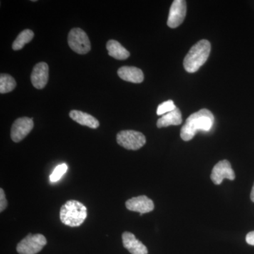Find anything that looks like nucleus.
Returning <instances> with one entry per match:
<instances>
[{"label":"nucleus","mask_w":254,"mask_h":254,"mask_svg":"<svg viewBox=\"0 0 254 254\" xmlns=\"http://www.w3.org/2000/svg\"><path fill=\"white\" fill-rule=\"evenodd\" d=\"M213 124V113L207 109L200 110L187 118L186 123L182 127L180 136L184 141H190L198 131H210Z\"/></svg>","instance_id":"nucleus-1"},{"label":"nucleus","mask_w":254,"mask_h":254,"mask_svg":"<svg viewBox=\"0 0 254 254\" xmlns=\"http://www.w3.org/2000/svg\"><path fill=\"white\" fill-rule=\"evenodd\" d=\"M211 45L207 40H201L190 48L184 60V67L189 73H194L205 63L210 55Z\"/></svg>","instance_id":"nucleus-2"},{"label":"nucleus","mask_w":254,"mask_h":254,"mask_svg":"<svg viewBox=\"0 0 254 254\" xmlns=\"http://www.w3.org/2000/svg\"><path fill=\"white\" fill-rule=\"evenodd\" d=\"M87 208L78 200H69L60 209L62 222L69 227H78L87 218Z\"/></svg>","instance_id":"nucleus-3"},{"label":"nucleus","mask_w":254,"mask_h":254,"mask_svg":"<svg viewBox=\"0 0 254 254\" xmlns=\"http://www.w3.org/2000/svg\"><path fill=\"white\" fill-rule=\"evenodd\" d=\"M68 44L73 51L79 55L87 54L91 49L88 35L79 28H73L68 33Z\"/></svg>","instance_id":"nucleus-4"},{"label":"nucleus","mask_w":254,"mask_h":254,"mask_svg":"<svg viewBox=\"0 0 254 254\" xmlns=\"http://www.w3.org/2000/svg\"><path fill=\"white\" fill-rule=\"evenodd\" d=\"M117 142L119 145L127 150H136L145 144L146 139L141 132L125 130L119 132L117 135Z\"/></svg>","instance_id":"nucleus-5"},{"label":"nucleus","mask_w":254,"mask_h":254,"mask_svg":"<svg viewBox=\"0 0 254 254\" xmlns=\"http://www.w3.org/2000/svg\"><path fill=\"white\" fill-rule=\"evenodd\" d=\"M46 237L41 234H29L18 244L16 251L19 254H36L46 245Z\"/></svg>","instance_id":"nucleus-6"},{"label":"nucleus","mask_w":254,"mask_h":254,"mask_svg":"<svg viewBox=\"0 0 254 254\" xmlns=\"http://www.w3.org/2000/svg\"><path fill=\"white\" fill-rule=\"evenodd\" d=\"M33 119L24 117L18 118L13 123L11 129V138L12 141L18 143L22 141L34 127Z\"/></svg>","instance_id":"nucleus-7"},{"label":"nucleus","mask_w":254,"mask_h":254,"mask_svg":"<svg viewBox=\"0 0 254 254\" xmlns=\"http://www.w3.org/2000/svg\"><path fill=\"white\" fill-rule=\"evenodd\" d=\"M210 179L216 185H220L225 179L233 181L235 179V173L230 162L227 160L218 162L212 170Z\"/></svg>","instance_id":"nucleus-8"},{"label":"nucleus","mask_w":254,"mask_h":254,"mask_svg":"<svg viewBox=\"0 0 254 254\" xmlns=\"http://www.w3.org/2000/svg\"><path fill=\"white\" fill-rule=\"evenodd\" d=\"M187 14V2L184 0H175L170 7L168 26L175 28L183 23Z\"/></svg>","instance_id":"nucleus-9"},{"label":"nucleus","mask_w":254,"mask_h":254,"mask_svg":"<svg viewBox=\"0 0 254 254\" xmlns=\"http://www.w3.org/2000/svg\"><path fill=\"white\" fill-rule=\"evenodd\" d=\"M49 79V66L46 63H40L35 65L32 71V84L37 89H43Z\"/></svg>","instance_id":"nucleus-10"},{"label":"nucleus","mask_w":254,"mask_h":254,"mask_svg":"<svg viewBox=\"0 0 254 254\" xmlns=\"http://www.w3.org/2000/svg\"><path fill=\"white\" fill-rule=\"evenodd\" d=\"M126 207L131 211L144 214L153 211L155 205L153 200L148 198L146 195H139L127 200Z\"/></svg>","instance_id":"nucleus-11"},{"label":"nucleus","mask_w":254,"mask_h":254,"mask_svg":"<svg viewBox=\"0 0 254 254\" xmlns=\"http://www.w3.org/2000/svg\"><path fill=\"white\" fill-rule=\"evenodd\" d=\"M124 247L131 254H148L146 247L131 232H125L123 234Z\"/></svg>","instance_id":"nucleus-12"},{"label":"nucleus","mask_w":254,"mask_h":254,"mask_svg":"<svg viewBox=\"0 0 254 254\" xmlns=\"http://www.w3.org/2000/svg\"><path fill=\"white\" fill-rule=\"evenodd\" d=\"M120 78L133 83H141L144 80V75L140 68L135 66H122L118 71Z\"/></svg>","instance_id":"nucleus-13"},{"label":"nucleus","mask_w":254,"mask_h":254,"mask_svg":"<svg viewBox=\"0 0 254 254\" xmlns=\"http://www.w3.org/2000/svg\"><path fill=\"white\" fill-rule=\"evenodd\" d=\"M70 118L73 121L91 128H97L100 126V123L96 118L89 114L83 113L79 110H71L69 113Z\"/></svg>","instance_id":"nucleus-14"},{"label":"nucleus","mask_w":254,"mask_h":254,"mask_svg":"<svg viewBox=\"0 0 254 254\" xmlns=\"http://www.w3.org/2000/svg\"><path fill=\"white\" fill-rule=\"evenodd\" d=\"M106 48L108 51V55L115 59L125 60L129 58V52L124 48L118 41L115 40H110L107 43Z\"/></svg>","instance_id":"nucleus-15"},{"label":"nucleus","mask_w":254,"mask_h":254,"mask_svg":"<svg viewBox=\"0 0 254 254\" xmlns=\"http://www.w3.org/2000/svg\"><path fill=\"white\" fill-rule=\"evenodd\" d=\"M182 123L181 111L179 108H177L173 111L163 115L159 119L158 122H157V127L158 128H162V127L171 126V125L177 126V125H181Z\"/></svg>","instance_id":"nucleus-16"},{"label":"nucleus","mask_w":254,"mask_h":254,"mask_svg":"<svg viewBox=\"0 0 254 254\" xmlns=\"http://www.w3.org/2000/svg\"><path fill=\"white\" fill-rule=\"evenodd\" d=\"M34 37V33L30 29L23 30L18 34L17 38L12 44V49L20 50L22 49L25 45L30 43Z\"/></svg>","instance_id":"nucleus-17"},{"label":"nucleus","mask_w":254,"mask_h":254,"mask_svg":"<svg viewBox=\"0 0 254 254\" xmlns=\"http://www.w3.org/2000/svg\"><path fill=\"white\" fill-rule=\"evenodd\" d=\"M16 86V82L9 74L1 73L0 75V93H7L12 91Z\"/></svg>","instance_id":"nucleus-18"},{"label":"nucleus","mask_w":254,"mask_h":254,"mask_svg":"<svg viewBox=\"0 0 254 254\" xmlns=\"http://www.w3.org/2000/svg\"><path fill=\"white\" fill-rule=\"evenodd\" d=\"M67 165L65 163L61 164L55 168L54 171L50 175V180L52 182L59 181L62 177L67 171Z\"/></svg>","instance_id":"nucleus-19"},{"label":"nucleus","mask_w":254,"mask_h":254,"mask_svg":"<svg viewBox=\"0 0 254 254\" xmlns=\"http://www.w3.org/2000/svg\"><path fill=\"white\" fill-rule=\"evenodd\" d=\"M177 107L175 106L173 100H168V101L164 102V103L159 105L158 109H157V115L159 116H161V115L163 116V115L173 111Z\"/></svg>","instance_id":"nucleus-20"},{"label":"nucleus","mask_w":254,"mask_h":254,"mask_svg":"<svg viewBox=\"0 0 254 254\" xmlns=\"http://www.w3.org/2000/svg\"><path fill=\"white\" fill-rule=\"evenodd\" d=\"M7 206V200L5 196V193L2 189H0V211L2 212Z\"/></svg>","instance_id":"nucleus-21"},{"label":"nucleus","mask_w":254,"mask_h":254,"mask_svg":"<svg viewBox=\"0 0 254 254\" xmlns=\"http://www.w3.org/2000/svg\"><path fill=\"white\" fill-rule=\"evenodd\" d=\"M246 241L249 245L254 246V231L247 234V237H246Z\"/></svg>","instance_id":"nucleus-22"},{"label":"nucleus","mask_w":254,"mask_h":254,"mask_svg":"<svg viewBox=\"0 0 254 254\" xmlns=\"http://www.w3.org/2000/svg\"><path fill=\"white\" fill-rule=\"evenodd\" d=\"M251 200L254 202V184L253 187H252V192H251Z\"/></svg>","instance_id":"nucleus-23"}]
</instances>
